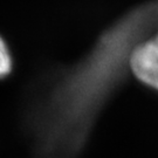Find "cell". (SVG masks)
<instances>
[{
    "mask_svg": "<svg viewBox=\"0 0 158 158\" xmlns=\"http://www.w3.org/2000/svg\"><path fill=\"white\" fill-rule=\"evenodd\" d=\"M157 27L158 0L138 5L108 27L82 60L59 74L35 115L41 158L79 157L122 82L131 53Z\"/></svg>",
    "mask_w": 158,
    "mask_h": 158,
    "instance_id": "1",
    "label": "cell"
},
{
    "mask_svg": "<svg viewBox=\"0 0 158 158\" xmlns=\"http://www.w3.org/2000/svg\"><path fill=\"white\" fill-rule=\"evenodd\" d=\"M129 68L141 82L158 90V33L142 41L134 49Z\"/></svg>",
    "mask_w": 158,
    "mask_h": 158,
    "instance_id": "2",
    "label": "cell"
},
{
    "mask_svg": "<svg viewBox=\"0 0 158 158\" xmlns=\"http://www.w3.org/2000/svg\"><path fill=\"white\" fill-rule=\"evenodd\" d=\"M13 60L6 41L0 35V80L7 77L12 72Z\"/></svg>",
    "mask_w": 158,
    "mask_h": 158,
    "instance_id": "3",
    "label": "cell"
}]
</instances>
